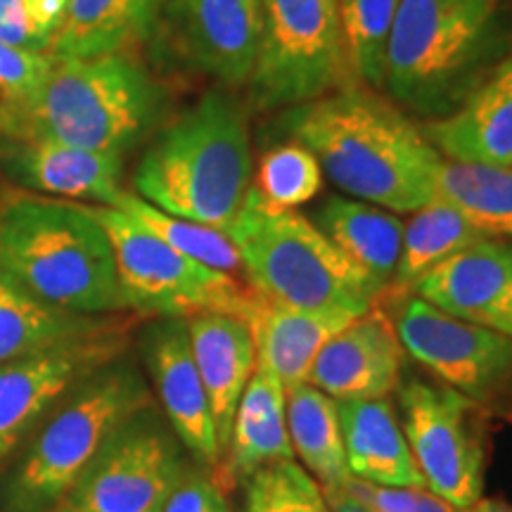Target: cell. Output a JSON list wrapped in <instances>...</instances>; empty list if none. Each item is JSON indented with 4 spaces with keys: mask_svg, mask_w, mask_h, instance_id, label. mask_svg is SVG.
Returning a JSON list of instances; mask_svg holds the SVG:
<instances>
[{
    "mask_svg": "<svg viewBox=\"0 0 512 512\" xmlns=\"http://www.w3.org/2000/svg\"><path fill=\"white\" fill-rule=\"evenodd\" d=\"M164 107V88L128 53L81 57L55 62L27 100L0 102V131L124 157L155 131Z\"/></svg>",
    "mask_w": 512,
    "mask_h": 512,
    "instance_id": "cell-2",
    "label": "cell"
},
{
    "mask_svg": "<svg viewBox=\"0 0 512 512\" xmlns=\"http://www.w3.org/2000/svg\"><path fill=\"white\" fill-rule=\"evenodd\" d=\"M190 349L207 392L221 453L230 439L242 392L256 368V344L247 320L230 313L185 318Z\"/></svg>",
    "mask_w": 512,
    "mask_h": 512,
    "instance_id": "cell-21",
    "label": "cell"
},
{
    "mask_svg": "<svg viewBox=\"0 0 512 512\" xmlns=\"http://www.w3.org/2000/svg\"><path fill=\"white\" fill-rule=\"evenodd\" d=\"M242 512H332L323 486L297 460L268 465L245 484Z\"/></svg>",
    "mask_w": 512,
    "mask_h": 512,
    "instance_id": "cell-33",
    "label": "cell"
},
{
    "mask_svg": "<svg viewBox=\"0 0 512 512\" xmlns=\"http://www.w3.org/2000/svg\"><path fill=\"white\" fill-rule=\"evenodd\" d=\"M337 403L349 477L387 489H427L389 396Z\"/></svg>",
    "mask_w": 512,
    "mask_h": 512,
    "instance_id": "cell-22",
    "label": "cell"
},
{
    "mask_svg": "<svg viewBox=\"0 0 512 512\" xmlns=\"http://www.w3.org/2000/svg\"><path fill=\"white\" fill-rule=\"evenodd\" d=\"M228 238L238 249L252 290L271 304L366 313L384 292L316 223L294 209L271 207L254 183Z\"/></svg>",
    "mask_w": 512,
    "mask_h": 512,
    "instance_id": "cell-6",
    "label": "cell"
},
{
    "mask_svg": "<svg viewBox=\"0 0 512 512\" xmlns=\"http://www.w3.org/2000/svg\"><path fill=\"white\" fill-rule=\"evenodd\" d=\"M0 171L19 188L69 202L117 207L124 157L81 150L53 140H12L0 155Z\"/></svg>",
    "mask_w": 512,
    "mask_h": 512,
    "instance_id": "cell-18",
    "label": "cell"
},
{
    "mask_svg": "<svg viewBox=\"0 0 512 512\" xmlns=\"http://www.w3.org/2000/svg\"><path fill=\"white\" fill-rule=\"evenodd\" d=\"M283 460H294L285 418V387L273 370L256 361L252 380L235 411L228 444L219 465L209 472L230 494L259 470Z\"/></svg>",
    "mask_w": 512,
    "mask_h": 512,
    "instance_id": "cell-20",
    "label": "cell"
},
{
    "mask_svg": "<svg viewBox=\"0 0 512 512\" xmlns=\"http://www.w3.org/2000/svg\"><path fill=\"white\" fill-rule=\"evenodd\" d=\"M413 294L512 339V242L484 238L432 268Z\"/></svg>",
    "mask_w": 512,
    "mask_h": 512,
    "instance_id": "cell-17",
    "label": "cell"
},
{
    "mask_svg": "<svg viewBox=\"0 0 512 512\" xmlns=\"http://www.w3.org/2000/svg\"><path fill=\"white\" fill-rule=\"evenodd\" d=\"M342 489L375 512H512V505L501 498L482 496L470 505H458L430 489H387L354 477L344 479Z\"/></svg>",
    "mask_w": 512,
    "mask_h": 512,
    "instance_id": "cell-34",
    "label": "cell"
},
{
    "mask_svg": "<svg viewBox=\"0 0 512 512\" xmlns=\"http://www.w3.org/2000/svg\"><path fill=\"white\" fill-rule=\"evenodd\" d=\"M287 434L294 456L323 489L342 486L349 477L339 403L309 382L285 389Z\"/></svg>",
    "mask_w": 512,
    "mask_h": 512,
    "instance_id": "cell-27",
    "label": "cell"
},
{
    "mask_svg": "<svg viewBox=\"0 0 512 512\" xmlns=\"http://www.w3.org/2000/svg\"><path fill=\"white\" fill-rule=\"evenodd\" d=\"M195 460L157 403L131 415L48 512H162Z\"/></svg>",
    "mask_w": 512,
    "mask_h": 512,
    "instance_id": "cell-9",
    "label": "cell"
},
{
    "mask_svg": "<svg viewBox=\"0 0 512 512\" xmlns=\"http://www.w3.org/2000/svg\"><path fill=\"white\" fill-rule=\"evenodd\" d=\"M252 183L247 119L226 93H207L171 121L133 174L136 195L152 207L226 235Z\"/></svg>",
    "mask_w": 512,
    "mask_h": 512,
    "instance_id": "cell-4",
    "label": "cell"
},
{
    "mask_svg": "<svg viewBox=\"0 0 512 512\" xmlns=\"http://www.w3.org/2000/svg\"><path fill=\"white\" fill-rule=\"evenodd\" d=\"M169 0H69L48 55L55 62L128 53L155 34Z\"/></svg>",
    "mask_w": 512,
    "mask_h": 512,
    "instance_id": "cell-24",
    "label": "cell"
},
{
    "mask_svg": "<svg viewBox=\"0 0 512 512\" xmlns=\"http://www.w3.org/2000/svg\"><path fill=\"white\" fill-rule=\"evenodd\" d=\"M313 223L375 283H392L403 240V223L396 216L354 197L332 195L316 209Z\"/></svg>",
    "mask_w": 512,
    "mask_h": 512,
    "instance_id": "cell-25",
    "label": "cell"
},
{
    "mask_svg": "<svg viewBox=\"0 0 512 512\" xmlns=\"http://www.w3.org/2000/svg\"><path fill=\"white\" fill-rule=\"evenodd\" d=\"M401 0H335L349 79L382 86L384 55Z\"/></svg>",
    "mask_w": 512,
    "mask_h": 512,
    "instance_id": "cell-30",
    "label": "cell"
},
{
    "mask_svg": "<svg viewBox=\"0 0 512 512\" xmlns=\"http://www.w3.org/2000/svg\"><path fill=\"white\" fill-rule=\"evenodd\" d=\"M117 320L46 304L0 273V363L95 335Z\"/></svg>",
    "mask_w": 512,
    "mask_h": 512,
    "instance_id": "cell-26",
    "label": "cell"
},
{
    "mask_svg": "<svg viewBox=\"0 0 512 512\" xmlns=\"http://www.w3.org/2000/svg\"><path fill=\"white\" fill-rule=\"evenodd\" d=\"M176 46L195 69L226 86L249 83L264 24V0H169Z\"/></svg>",
    "mask_w": 512,
    "mask_h": 512,
    "instance_id": "cell-15",
    "label": "cell"
},
{
    "mask_svg": "<svg viewBox=\"0 0 512 512\" xmlns=\"http://www.w3.org/2000/svg\"><path fill=\"white\" fill-rule=\"evenodd\" d=\"M363 313L347 309H290L266 302L256 306L247 325L256 344V361L283 382V387L302 384L320 349Z\"/></svg>",
    "mask_w": 512,
    "mask_h": 512,
    "instance_id": "cell-23",
    "label": "cell"
},
{
    "mask_svg": "<svg viewBox=\"0 0 512 512\" xmlns=\"http://www.w3.org/2000/svg\"><path fill=\"white\" fill-rule=\"evenodd\" d=\"M140 354L159 411L197 465L214 470L221 460L214 415L190 349L185 318H157L140 337Z\"/></svg>",
    "mask_w": 512,
    "mask_h": 512,
    "instance_id": "cell-14",
    "label": "cell"
},
{
    "mask_svg": "<svg viewBox=\"0 0 512 512\" xmlns=\"http://www.w3.org/2000/svg\"><path fill=\"white\" fill-rule=\"evenodd\" d=\"M403 358L394 320L373 306L320 349L306 382L335 401L387 399L401 387Z\"/></svg>",
    "mask_w": 512,
    "mask_h": 512,
    "instance_id": "cell-16",
    "label": "cell"
},
{
    "mask_svg": "<svg viewBox=\"0 0 512 512\" xmlns=\"http://www.w3.org/2000/svg\"><path fill=\"white\" fill-rule=\"evenodd\" d=\"M401 425L427 489L470 505L484 496V444L467 396L441 382L413 380L399 389Z\"/></svg>",
    "mask_w": 512,
    "mask_h": 512,
    "instance_id": "cell-11",
    "label": "cell"
},
{
    "mask_svg": "<svg viewBox=\"0 0 512 512\" xmlns=\"http://www.w3.org/2000/svg\"><path fill=\"white\" fill-rule=\"evenodd\" d=\"M254 188L275 209H297L323 188V169L299 143L278 145L261 157Z\"/></svg>",
    "mask_w": 512,
    "mask_h": 512,
    "instance_id": "cell-32",
    "label": "cell"
},
{
    "mask_svg": "<svg viewBox=\"0 0 512 512\" xmlns=\"http://www.w3.org/2000/svg\"><path fill=\"white\" fill-rule=\"evenodd\" d=\"M325 498H328L330 510L332 512H375L370 510L366 503H361L358 498H354L342 486H330V489H323Z\"/></svg>",
    "mask_w": 512,
    "mask_h": 512,
    "instance_id": "cell-39",
    "label": "cell"
},
{
    "mask_svg": "<svg viewBox=\"0 0 512 512\" xmlns=\"http://www.w3.org/2000/svg\"><path fill=\"white\" fill-rule=\"evenodd\" d=\"M283 131L354 200L413 214L434 200L441 157L406 114L358 88L290 107Z\"/></svg>",
    "mask_w": 512,
    "mask_h": 512,
    "instance_id": "cell-1",
    "label": "cell"
},
{
    "mask_svg": "<svg viewBox=\"0 0 512 512\" xmlns=\"http://www.w3.org/2000/svg\"><path fill=\"white\" fill-rule=\"evenodd\" d=\"M349 79L335 0H264L252 83L261 107H294L344 88Z\"/></svg>",
    "mask_w": 512,
    "mask_h": 512,
    "instance_id": "cell-10",
    "label": "cell"
},
{
    "mask_svg": "<svg viewBox=\"0 0 512 512\" xmlns=\"http://www.w3.org/2000/svg\"><path fill=\"white\" fill-rule=\"evenodd\" d=\"M434 197L456 209L484 238L512 242V166L441 159Z\"/></svg>",
    "mask_w": 512,
    "mask_h": 512,
    "instance_id": "cell-28",
    "label": "cell"
},
{
    "mask_svg": "<svg viewBox=\"0 0 512 512\" xmlns=\"http://www.w3.org/2000/svg\"><path fill=\"white\" fill-rule=\"evenodd\" d=\"M394 325L406 356L472 403L512 394L510 337L451 316L418 294L403 299Z\"/></svg>",
    "mask_w": 512,
    "mask_h": 512,
    "instance_id": "cell-12",
    "label": "cell"
},
{
    "mask_svg": "<svg viewBox=\"0 0 512 512\" xmlns=\"http://www.w3.org/2000/svg\"><path fill=\"white\" fill-rule=\"evenodd\" d=\"M494 41L496 0H401L382 86L408 110L446 117L482 81Z\"/></svg>",
    "mask_w": 512,
    "mask_h": 512,
    "instance_id": "cell-7",
    "label": "cell"
},
{
    "mask_svg": "<svg viewBox=\"0 0 512 512\" xmlns=\"http://www.w3.org/2000/svg\"><path fill=\"white\" fill-rule=\"evenodd\" d=\"M152 403V387L124 354L83 377L31 434L22 460L3 486L5 510L48 512L105 441Z\"/></svg>",
    "mask_w": 512,
    "mask_h": 512,
    "instance_id": "cell-5",
    "label": "cell"
},
{
    "mask_svg": "<svg viewBox=\"0 0 512 512\" xmlns=\"http://www.w3.org/2000/svg\"><path fill=\"white\" fill-rule=\"evenodd\" d=\"M422 133L451 162L512 166V50L456 110Z\"/></svg>",
    "mask_w": 512,
    "mask_h": 512,
    "instance_id": "cell-19",
    "label": "cell"
},
{
    "mask_svg": "<svg viewBox=\"0 0 512 512\" xmlns=\"http://www.w3.org/2000/svg\"><path fill=\"white\" fill-rule=\"evenodd\" d=\"M24 5H27V15L36 41L48 53L50 43H53L55 34L62 27L64 15H67L69 0H24Z\"/></svg>",
    "mask_w": 512,
    "mask_h": 512,
    "instance_id": "cell-38",
    "label": "cell"
},
{
    "mask_svg": "<svg viewBox=\"0 0 512 512\" xmlns=\"http://www.w3.org/2000/svg\"><path fill=\"white\" fill-rule=\"evenodd\" d=\"M0 41L34 53H46L31 29L24 0H0Z\"/></svg>",
    "mask_w": 512,
    "mask_h": 512,
    "instance_id": "cell-37",
    "label": "cell"
},
{
    "mask_svg": "<svg viewBox=\"0 0 512 512\" xmlns=\"http://www.w3.org/2000/svg\"><path fill=\"white\" fill-rule=\"evenodd\" d=\"M48 53H34L0 41V102L27 100L53 72Z\"/></svg>",
    "mask_w": 512,
    "mask_h": 512,
    "instance_id": "cell-35",
    "label": "cell"
},
{
    "mask_svg": "<svg viewBox=\"0 0 512 512\" xmlns=\"http://www.w3.org/2000/svg\"><path fill=\"white\" fill-rule=\"evenodd\" d=\"M162 512H233L228 494L202 465H192Z\"/></svg>",
    "mask_w": 512,
    "mask_h": 512,
    "instance_id": "cell-36",
    "label": "cell"
},
{
    "mask_svg": "<svg viewBox=\"0 0 512 512\" xmlns=\"http://www.w3.org/2000/svg\"><path fill=\"white\" fill-rule=\"evenodd\" d=\"M479 240H484L479 230L472 228L456 209L434 197L425 207L413 211L411 221L403 226L401 254L392 283L401 292H413L420 278H425L432 268Z\"/></svg>",
    "mask_w": 512,
    "mask_h": 512,
    "instance_id": "cell-29",
    "label": "cell"
},
{
    "mask_svg": "<svg viewBox=\"0 0 512 512\" xmlns=\"http://www.w3.org/2000/svg\"><path fill=\"white\" fill-rule=\"evenodd\" d=\"M117 209L131 216L133 221H138L152 235H157L164 245H169L192 261H200V264L214 268V271L230 275H233V271H242L238 249L221 230L166 214V211L145 202L143 197H138L136 192H124L119 197Z\"/></svg>",
    "mask_w": 512,
    "mask_h": 512,
    "instance_id": "cell-31",
    "label": "cell"
},
{
    "mask_svg": "<svg viewBox=\"0 0 512 512\" xmlns=\"http://www.w3.org/2000/svg\"><path fill=\"white\" fill-rule=\"evenodd\" d=\"M126 351V325L117 318L95 335L0 363V463L27 441L74 384Z\"/></svg>",
    "mask_w": 512,
    "mask_h": 512,
    "instance_id": "cell-13",
    "label": "cell"
},
{
    "mask_svg": "<svg viewBox=\"0 0 512 512\" xmlns=\"http://www.w3.org/2000/svg\"><path fill=\"white\" fill-rule=\"evenodd\" d=\"M0 273L60 309L86 316L126 311L110 235L83 204L27 192L3 197Z\"/></svg>",
    "mask_w": 512,
    "mask_h": 512,
    "instance_id": "cell-3",
    "label": "cell"
},
{
    "mask_svg": "<svg viewBox=\"0 0 512 512\" xmlns=\"http://www.w3.org/2000/svg\"><path fill=\"white\" fill-rule=\"evenodd\" d=\"M110 235L126 309L157 318L230 313L252 318L261 297L230 273L192 261L164 245L157 235L117 207H91Z\"/></svg>",
    "mask_w": 512,
    "mask_h": 512,
    "instance_id": "cell-8",
    "label": "cell"
}]
</instances>
